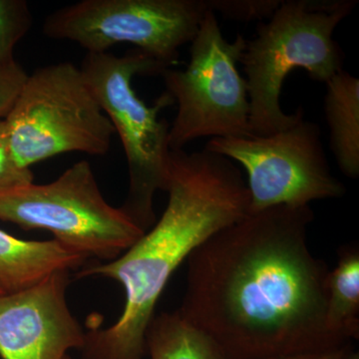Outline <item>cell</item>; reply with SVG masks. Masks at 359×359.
Instances as JSON below:
<instances>
[{
    "mask_svg": "<svg viewBox=\"0 0 359 359\" xmlns=\"http://www.w3.org/2000/svg\"><path fill=\"white\" fill-rule=\"evenodd\" d=\"M311 205L249 212L187 259L177 311L226 359H280L349 346L328 330L330 269L308 242Z\"/></svg>",
    "mask_w": 359,
    "mask_h": 359,
    "instance_id": "cell-1",
    "label": "cell"
},
{
    "mask_svg": "<svg viewBox=\"0 0 359 359\" xmlns=\"http://www.w3.org/2000/svg\"><path fill=\"white\" fill-rule=\"evenodd\" d=\"M166 209L152 228L110 262L82 268L77 278H111L126 302L115 323L88 320L83 359H142L145 334L170 278L189 256L222 229L249 214L247 182L235 163L203 149L171 151Z\"/></svg>",
    "mask_w": 359,
    "mask_h": 359,
    "instance_id": "cell-2",
    "label": "cell"
},
{
    "mask_svg": "<svg viewBox=\"0 0 359 359\" xmlns=\"http://www.w3.org/2000/svg\"><path fill=\"white\" fill-rule=\"evenodd\" d=\"M358 4L285 0L268 22L259 21L240 61L247 75L252 135L278 133L304 117L302 107L292 114L280 107L283 83L292 71L304 69L314 81L327 83L344 70V51L334 32Z\"/></svg>",
    "mask_w": 359,
    "mask_h": 359,
    "instance_id": "cell-3",
    "label": "cell"
},
{
    "mask_svg": "<svg viewBox=\"0 0 359 359\" xmlns=\"http://www.w3.org/2000/svg\"><path fill=\"white\" fill-rule=\"evenodd\" d=\"M168 68L136 48L124 56L87 53L80 67L126 156L129 188L120 209L144 231L157 221L156 193L166 190L170 124L159 119V112L174 100L165 92L149 106L137 95L132 81L137 75H161Z\"/></svg>",
    "mask_w": 359,
    "mask_h": 359,
    "instance_id": "cell-4",
    "label": "cell"
},
{
    "mask_svg": "<svg viewBox=\"0 0 359 359\" xmlns=\"http://www.w3.org/2000/svg\"><path fill=\"white\" fill-rule=\"evenodd\" d=\"M4 122L14 160L23 169L65 153L106 155L115 133L83 72L70 62L28 75Z\"/></svg>",
    "mask_w": 359,
    "mask_h": 359,
    "instance_id": "cell-5",
    "label": "cell"
},
{
    "mask_svg": "<svg viewBox=\"0 0 359 359\" xmlns=\"http://www.w3.org/2000/svg\"><path fill=\"white\" fill-rule=\"evenodd\" d=\"M0 221L26 231H47L53 240L87 259L110 262L144 235L104 199L88 161L75 163L44 185L0 190Z\"/></svg>",
    "mask_w": 359,
    "mask_h": 359,
    "instance_id": "cell-6",
    "label": "cell"
},
{
    "mask_svg": "<svg viewBox=\"0 0 359 359\" xmlns=\"http://www.w3.org/2000/svg\"><path fill=\"white\" fill-rule=\"evenodd\" d=\"M247 41L241 34L228 41L216 13L207 11L191 42L186 69L161 73L167 93L178 105L170 125V150H184L203 137L252 136L247 80L238 68Z\"/></svg>",
    "mask_w": 359,
    "mask_h": 359,
    "instance_id": "cell-7",
    "label": "cell"
},
{
    "mask_svg": "<svg viewBox=\"0 0 359 359\" xmlns=\"http://www.w3.org/2000/svg\"><path fill=\"white\" fill-rule=\"evenodd\" d=\"M208 11L205 0H82L47 16L42 32L87 53L131 44L171 68L192 42Z\"/></svg>",
    "mask_w": 359,
    "mask_h": 359,
    "instance_id": "cell-8",
    "label": "cell"
},
{
    "mask_svg": "<svg viewBox=\"0 0 359 359\" xmlns=\"http://www.w3.org/2000/svg\"><path fill=\"white\" fill-rule=\"evenodd\" d=\"M204 149L244 168L249 212L278 205H309L313 201L337 199L346 192L332 173L320 126L304 117L268 136L212 138Z\"/></svg>",
    "mask_w": 359,
    "mask_h": 359,
    "instance_id": "cell-9",
    "label": "cell"
},
{
    "mask_svg": "<svg viewBox=\"0 0 359 359\" xmlns=\"http://www.w3.org/2000/svg\"><path fill=\"white\" fill-rule=\"evenodd\" d=\"M69 283L70 271L63 269L0 294V358L63 359L82 348L85 332L68 306Z\"/></svg>",
    "mask_w": 359,
    "mask_h": 359,
    "instance_id": "cell-10",
    "label": "cell"
},
{
    "mask_svg": "<svg viewBox=\"0 0 359 359\" xmlns=\"http://www.w3.org/2000/svg\"><path fill=\"white\" fill-rule=\"evenodd\" d=\"M87 259L55 240L25 241L0 230V283L18 292L63 269H79Z\"/></svg>",
    "mask_w": 359,
    "mask_h": 359,
    "instance_id": "cell-11",
    "label": "cell"
},
{
    "mask_svg": "<svg viewBox=\"0 0 359 359\" xmlns=\"http://www.w3.org/2000/svg\"><path fill=\"white\" fill-rule=\"evenodd\" d=\"M323 101L330 149L342 173L359 176V79L341 70L327 83Z\"/></svg>",
    "mask_w": 359,
    "mask_h": 359,
    "instance_id": "cell-12",
    "label": "cell"
},
{
    "mask_svg": "<svg viewBox=\"0 0 359 359\" xmlns=\"http://www.w3.org/2000/svg\"><path fill=\"white\" fill-rule=\"evenodd\" d=\"M328 330L351 342L359 337V250L346 245L339 252L337 266L327 280Z\"/></svg>",
    "mask_w": 359,
    "mask_h": 359,
    "instance_id": "cell-13",
    "label": "cell"
},
{
    "mask_svg": "<svg viewBox=\"0 0 359 359\" xmlns=\"http://www.w3.org/2000/svg\"><path fill=\"white\" fill-rule=\"evenodd\" d=\"M145 349L151 359H226L211 337L177 311L154 316L146 332Z\"/></svg>",
    "mask_w": 359,
    "mask_h": 359,
    "instance_id": "cell-14",
    "label": "cell"
},
{
    "mask_svg": "<svg viewBox=\"0 0 359 359\" xmlns=\"http://www.w3.org/2000/svg\"><path fill=\"white\" fill-rule=\"evenodd\" d=\"M32 22L25 0H0V66L15 61L14 48L29 32Z\"/></svg>",
    "mask_w": 359,
    "mask_h": 359,
    "instance_id": "cell-15",
    "label": "cell"
},
{
    "mask_svg": "<svg viewBox=\"0 0 359 359\" xmlns=\"http://www.w3.org/2000/svg\"><path fill=\"white\" fill-rule=\"evenodd\" d=\"M208 11L229 20L250 22L271 18L282 0H205Z\"/></svg>",
    "mask_w": 359,
    "mask_h": 359,
    "instance_id": "cell-16",
    "label": "cell"
},
{
    "mask_svg": "<svg viewBox=\"0 0 359 359\" xmlns=\"http://www.w3.org/2000/svg\"><path fill=\"white\" fill-rule=\"evenodd\" d=\"M32 170L23 169L14 160L9 146L6 122L0 120V190L32 183Z\"/></svg>",
    "mask_w": 359,
    "mask_h": 359,
    "instance_id": "cell-17",
    "label": "cell"
},
{
    "mask_svg": "<svg viewBox=\"0 0 359 359\" xmlns=\"http://www.w3.org/2000/svg\"><path fill=\"white\" fill-rule=\"evenodd\" d=\"M28 74L18 62L0 66V120H4L25 86Z\"/></svg>",
    "mask_w": 359,
    "mask_h": 359,
    "instance_id": "cell-18",
    "label": "cell"
},
{
    "mask_svg": "<svg viewBox=\"0 0 359 359\" xmlns=\"http://www.w3.org/2000/svg\"><path fill=\"white\" fill-rule=\"evenodd\" d=\"M351 344L332 351H321V353L299 354V355L289 356L280 359H346L351 353Z\"/></svg>",
    "mask_w": 359,
    "mask_h": 359,
    "instance_id": "cell-19",
    "label": "cell"
},
{
    "mask_svg": "<svg viewBox=\"0 0 359 359\" xmlns=\"http://www.w3.org/2000/svg\"><path fill=\"white\" fill-rule=\"evenodd\" d=\"M346 359H359V354L355 353V351H351L348 355H347Z\"/></svg>",
    "mask_w": 359,
    "mask_h": 359,
    "instance_id": "cell-20",
    "label": "cell"
},
{
    "mask_svg": "<svg viewBox=\"0 0 359 359\" xmlns=\"http://www.w3.org/2000/svg\"><path fill=\"white\" fill-rule=\"evenodd\" d=\"M6 290L2 287L1 283H0V294H6Z\"/></svg>",
    "mask_w": 359,
    "mask_h": 359,
    "instance_id": "cell-21",
    "label": "cell"
},
{
    "mask_svg": "<svg viewBox=\"0 0 359 359\" xmlns=\"http://www.w3.org/2000/svg\"><path fill=\"white\" fill-rule=\"evenodd\" d=\"M63 359H72V358H71L70 356L68 355V354H67V355H66L65 358Z\"/></svg>",
    "mask_w": 359,
    "mask_h": 359,
    "instance_id": "cell-22",
    "label": "cell"
}]
</instances>
